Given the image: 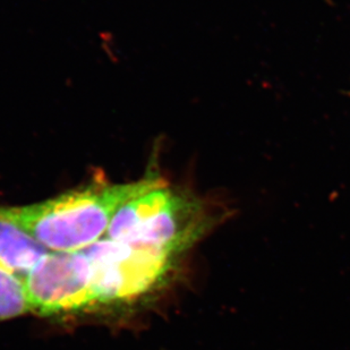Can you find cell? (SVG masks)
<instances>
[{
	"label": "cell",
	"instance_id": "1",
	"mask_svg": "<svg viewBox=\"0 0 350 350\" xmlns=\"http://www.w3.org/2000/svg\"><path fill=\"white\" fill-rule=\"evenodd\" d=\"M165 183L156 163L133 182H113L98 172L77 189L31 204L0 205V211L46 251H79L106 236L122 205Z\"/></svg>",
	"mask_w": 350,
	"mask_h": 350
},
{
	"label": "cell",
	"instance_id": "2",
	"mask_svg": "<svg viewBox=\"0 0 350 350\" xmlns=\"http://www.w3.org/2000/svg\"><path fill=\"white\" fill-rule=\"evenodd\" d=\"M232 215L224 202L167 182L122 205L105 237L180 258Z\"/></svg>",
	"mask_w": 350,
	"mask_h": 350
},
{
	"label": "cell",
	"instance_id": "3",
	"mask_svg": "<svg viewBox=\"0 0 350 350\" xmlns=\"http://www.w3.org/2000/svg\"><path fill=\"white\" fill-rule=\"evenodd\" d=\"M90 261L94 308L129 304L170 280L180 258L156 248L103 237L83 248Z\"/></svg>",
	"mask_w": 350,
	"mask_h": 350
},
{
	"label": "cell",
	"instance_id": "4",
	"mask_svg": "<svg viewBox=\"0 0 350 350\" xmlns=\"http://www.w3.org/2000/svg\"><path fill=\"white\" fill-rule=\"evenodd\" d=\"M22 282L31 313L40 317L94 308L90 261L83 250L46 252Z\"/></svg>",
	"mask_w": 350,
	"mask_h": 350
},
{
	"label": "cell",
	"instance_id": "5",
	"mask_svg": "<svg viewBox=\"0 0 350 350\" xmlns=\"http://www.w3.org/2000/svg\"><path fill=\"white\" fill-rule=\"evenodd\" d=\"M46 252L49 251L0 211L1 268L22 279Z\"/></svg>",
	"mask_w": 350,
	"mask_h": 350
},
{
	"label": "cell",
	"instance_id": "6",
	"mask_svg": "<svg viewBox=\"0 0 350 350\" xmlns=\"http://www.w3.org/2000/svg\"><path fill=\"white\" fill-rule=\"evenodd\" d=\"M31 313L20 277L0 267V322Z\"/></svg>",
	"mask_w": 350,
	"mask_h": 350
}]
</instances>
